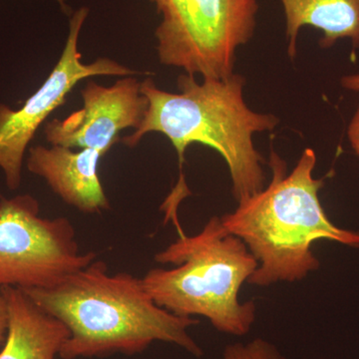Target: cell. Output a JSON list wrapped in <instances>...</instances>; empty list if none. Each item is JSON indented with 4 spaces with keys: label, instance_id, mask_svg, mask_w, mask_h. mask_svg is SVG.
<instances>
[{
    "label": "cell",
    "instance_id": "ba28073f",
    "mask_svg": "<svg viewBox=\"0 0 359 359\" xmlns=\"http://www.w3.org/2000/svg\"><path fill=\"white\" fill-rule=\"evenodd\" d=\"M81 95L82 109L45 125V138L52 146L95 149L105 155L122 130L139 128L148 108L140 82L131 76L109 87L90 80Z\"/></svg>",
    "mask_w": 359,
    "mask_h": 359
},
{
    "label": "cell",
    "instance_id": "3957f363",
    "mask_svg": "<svg viewBox=\"0 0 359 359\" xmlns=\"http://www.w3.org/2000/svg\"><path fill=\"white\" fill-rule=\"evenodd\" d=\"M245 79L231 74L224 79L180 75V93L156 86L150 78L141 82V93L148 108L138 129L122 139L133 148L146 134L165 135L178 154L180 166L187 148L201 144L214 149L226 161L231 180V193L237 202L261 192L266 187V161L255 147L254 135L271 131L280 123L271 114L255 112L244 99Z\"/></svg>",
    "mask_w": 359,
    "mask_h": 359
},
{
    "label": "cell",
    "instance_id": "5bb4252c",
    "mask_svg": "<svg viewBox=\"0 0 359 359\" xmlns=\"http://www.w3.org/2000/svg\"><path fill=\"white\" fill-rule=\"evenodd\" d=\"M347 136H348L351 148L353 149L356 154L359 155V106L353 119H351V124H349Z\"/></svg>",
    "mask_w": 359,
    "mask_h": 359
},
{
    "label": "cell",
    "instance_id": "9a60e30c",
    "mask_svg": "<svg viewBox=\"0 0 359 359\" xmlns=\"http://www.w3.org/2000/svg\"><path fill=\"white\" fill-rule=\"evenodd\" d=\"M344 88L351 91L359 92V74L347 75L341 79Z\"/></svg>",
    "mask_w": 359,
    "mask_h": 359
},
{
    "label": "cell",
    "instance_id": "7c38bea8",
    "mask_svg": "<svg viewBox=\"0 0 359 359\" xmlns=\"http://www.w3.org/2000/svg\"><path fill=\"white\" fill-rule=\"evenodd\" d=\"M221 359H287L269 340L257 337L248 342H236L224 347Z\"/></svg>",
    "mask_w": 359,
    "mask_h": 359
},
{
    "label": "cell",
    "instance_id": "30bf717a",
    "mask_svg": "<svg viewBox=\"0 0 359 359\" xmlns=\"http://www.w3.org/2000/svg\"><path fill=\"white\" fill-rule=\"evenodd\" d=\"M8 308V330L0 359H56L67 327L15 287H1Z\"/></svg>",
    "mask_w": 359,
    "mask_h": 359
},
{
    "label": "cell",
    "instance_id": "5b68a950",
    "mask_svg": "<svg viewBox=\"0 0 359 359\" xmlns=\"http://www.w3.org/2000/svg\"><path fill=\"white\" fill-rule=\"evenodd\" d=\"M162 20L156 29L162 65L224 79L233 74L236 54L254 36L257 0H151Z\"/></svg>",
    "mask_w": 359,
    "mask_h": 359
},
{
    "label": "cell",
    "instance_id": "7a4b0ae2",
    "mask_svg": "<svg viewBox=\"0 0 359 359\" xmlns=\"http://www.w3.org/2000/svg\"><path fill=\"white\" fill-rule=\"evenodd\" d=\"M316 160L313 149L306 148L287 173V163L271 150L269 184L221 217L224 228L241 238L259 263L250 285L304 280L320 269L313 252L318 241L359 247V231L337 226L323 210L320 191L325 183L313 177Z\"/></svg>",
    "mask_w": 359,
    "mask_h": 359
},
{
    "label": "cell",
    "instance_id": "8fae6325",
    "mask_svg": "<svg viewBox=\"0 0 359 359\" xmlns=\"http://www.w3.org/2000/svg\"><path fill=\"white\" fill-rule=\"evenodd\" d=\"M285 18L287 53L297 55V37L304 26L323 32L320 45L330 48L339 39L359 48V0H280Z\"/></svg>",
    "mask_w": 359,
    "mask_h": 359
},
{
    "label": "cell",
    "instance_id": "9c48e42d",
    "mask_svg": "<svg viewBox=\"0 0 359 359\" xmlns=\"http://www.w3.org/2000/svg\"><path fill=\"white\" fill-rule=\"evenodd\" d=\"M104 156L95 149H72L62 146H35L29 149L27 169L46 181L66 204L88 214L110 208L99 179L98 164Z\"/></svg>",
    "mask_w": 359,
    "mask_h": 359
},
{
    "label": "cell",
    "instance_id": "8992f818",
    "mask_svg": "<svg viewBox=\"0 0 359 359\" xmlns=\"http://www.w3.org/2000/svg\"><path fill=\"white\" fill-rule=\"evenodd\" d=\"M96 257L80 250L69 219L40 216L32 196L0 200V287H50Z\"/></svg>",
    "mask_w": 359,
    "mask_h": 359
},
{
    "label": "cell",
    "instance_id": "4fadbf2b",
    "mask_svg": "<svg viewBox=\"0 0 359 359\" xmlns=\"http://www.w3.org/2000/svg\"><path fill=\"white\" fill-rule=\"evenodd\" d=\"M8 308L6 297H4V292L0 287V346L4 344L6 339L7 330H8Z\"/></svg>",
    "mask_w": 359,
    "mask_h": 359
},
{
    "label": "cell",
    "instance_id": "6da1fadb",
    "mask_svg": "<svg viewBox=\"0 0 359 359\" xmlns=\"http://www.w3.org/2000/svg\"><path fill=\"white\" fill-rule=\"evenodd\" d=\"M23 290L67 327L69 337L59 353L61 359L134 355L156 341L181 347L196 358L203 355L189 332L199 320L161 308L142 278L111 275L104 262L95 259L50 287Z\"/></svg>",
    "mask_w": 359,
    "mask_h": 359
},
{
    "label": "cell",
    "instance_id": "277c9868",
    "mask_svg": "<svg viewBox=\"0 0 359 359\" xmlns=\"http://www.w3.org/2000/svg\"><path fill=\"white\" fill-rule=\"evenodd\" d=\"M155 261L176 266L150 269L142 278L158 306L179 316H203L223 334H249L257 306L241 302L240 292L259 263L245 243L224 228L221 217H212L197 235L179 233Z\"/></svg>",
    "mask_w": 359,
    "mask_h": 359
},
{
    "label": "cell",
    "instance_id": "52a82bcc",
    "mask_svg": "<svg viewBox=\"0 0 359 359\" xmlns=\"http://www.w3.org/2000/svg\"><path fill=\"white\" fill-rule=\"evenodd\" d=\"M87 16L86 7L73 14L67 42L57 65L22 108L11 110L0 103V168L6 176V186L11 190L20 188L26 148L37 129L52 111L65 104L66 96L78 82L98 75L136 74V71L109 58H98L90 65L82 62L78 41Z\"/></svg>",
    "mask_w": 359,
    "mask_h": 359
}]
</instances>
